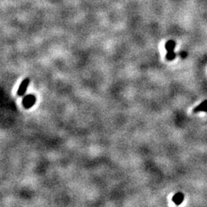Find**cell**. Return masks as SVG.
I'll return each instance as SVG.
<instances>
[{
	"label": "cell",
	"mask_w": 207,
	"mask_h": 207,
	"mask_svg": "<svg viewBox=\"0 0 207 207\" xmlns=\"http://www.w3.org/2000/svg\"><path fill=\"white\" fill-rule=\"evenodd\" d=\"M199 111H203V112H207V100L203 101L200 105L196 107L193 109V112L196 113Z\"/></svg>",
	"instance_id": "5"
},
{
	"label": "cell",
	"mask_w": 207,
	"mask_h": 207,
	"mask_svg": "<svg viewBox=\"0 0 207 207\" xmlns=\"http://www.w3.org/2000/svg\"><path fill=\"white\" fill-rule=\"evenodd\" d=\"M184 200V195L182 192H177L173 197V202L176 205H180L183 203Z\"/></svg>",
	"instance_id": "4"
},
{
	"label": "cell",
	"mask_w": 207,
	"mask_h": 207,
	"mask_svg": "<svg viewBox=\"0 0 207 207\" xmlns=\"http://www.w3.org/2000/svg\"><path fill=\"white\" fill-rule=\"evenodd\" d=\"M29 83H30L29 78H25L23 81H22V83H21L19 87L18 91H17V95H18L19 96L22 97L23 96V95H25Z\"/></svg>",
	"instance_id": "2"
},
{
	"label": "cell",
	"mask_w": 207,
	"mask_h": 207,
	"mask_svg": "<svg viewBox=\"0 0 207 207\" xmlns=\"http://www.w3.org/2000/svg\"><path fill=\"white\" fill-rule=\"evenodd\" d=\"M180 55H181V57H182L183 58H186V56H187V54H186V52H182L180 53Z\"/></svg>",
	"instance_id": "6"
},
{
	"label": "cell",
	"mask_w": 207,
	"mask_h": 207,
	"mask_svg": "<svg viewBox=\"0 0 207 207\" xmlns=\"http://www.w3.org/2000/svg\"><path fill=\"white\" fill-rule=\"evenodd\" d=\"M176 46V42L173 40H170L165 44V49L167 50V54L166 55V58L168 61H172L176 58V54L174 52V49Z\"/></svg>",
	"instance_id": "1"
},
{
	"label": "cell",
	"mask_w": 207,
	"mask_h": 207,
	"mask_svg": "<svg viewBox=\"0 0 207 207\" xmlns=\"http://www.w3.org/2000/svg\"><path fill=\"white\" fill-rule=\"evenodd\" d=\"M35 102H36V98H35L34 95H28L22 101L23 106L25 108H29L31 107H32L34 105Z\"/></svg>",
	"instance_id": "3"
}]
</instances>
